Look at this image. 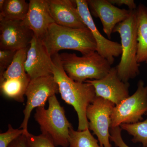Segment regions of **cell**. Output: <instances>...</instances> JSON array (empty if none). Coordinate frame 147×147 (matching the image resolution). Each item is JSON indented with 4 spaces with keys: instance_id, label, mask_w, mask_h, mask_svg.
Returning <instances> with one entry per match:
<instances>
[{
    "instance_id": "cell-1",
    "label": "cell",
    "mask_w": 147,
    "mask_h": 147,
    "mask_svg": "<svg viewBox=\"0 0 147 147\" xmlns=\"http://www.w3.org/2000/svg\"><path fill=\"white\" fill-rule=\"evenodd\" d=\"M53 62V76L59 86L61 97L71 105L78 117V131L89 128L86 110L96 97L94 87L87 82L80 83L70 79L63 67L59 53L52 57Z\"/></svg>"
},
{
    "instance_id": "cell-12",
    "label": "cell",
    "mask_w": 147,
    "mask_h": 147,
    "mask_svg": "<svg viewBox=\"0 0 147 147\" xmlns=\"http://www.w3.org/2000/svg\"><path fill=\"white\" fill-rule=\"evenodd\" d=\"M85 82L93 86L96 97L109 100L115 105L129 96V84L120 79L116 67H112L102 79L88 80Z\"/></svg>"
},
{
    "instance_id": "cell-27",
    "label": "cell",
    "mask_w": 147,
    "mask_h": 147,
    "mask_svg": "<svg viewBox=\"0 0 147 147\" xmlns=\"http://www.w3.org/2000/svg\"><path fill=\"white\" fill-rule=\"evenodd\" d=\"M8 147H27L25 134H23L14 140Z\"/></svg>"
},
{
    "instance_id": "cell-16",
    "label": "cell",
    "mask_w": 147,
    "mask_h": 147,
    "mask_svg": "<svg viewBox=\"0 0 147 147\" xmlns=\"http://www.w3.org/2000/svg\"><path fill=\"white\" fill-rule=\"evenodd\" d=\"M138 63L147 62V7L140 4L136 9Z\"/></svg>"
},
{
    "instance_id": "cell-24",
    "label": "cell",
    "mask_w": 147,
    "mask_h": 147,
    "mask_svg": "<svg viewBox=\"0 0 147 147\" xmlns=\"http://www.w3.org/2000/svg\"><path fill=\"white\" fill-rule=\"evenodd\" d=\"M16 51L0 50V79L12 63Z\"/></svg>"
},
{
    "instance_id": "cell-10",
    "label": "cell",
    "mask_w": 147,
    "mask_h": 147,
    "mask_svg": "<svg viewBox=\"0 0 147 147\" xmlns=\"http://www.w3.org/2000/svg\"><path fill=\"white\" fill-rule=\"evenodd\" d=\"M0 49L17 51L29 47L34 34L22 21L0 18Z\"/></svg>"
},
{
    "instance_id": "cell-15",
    "label": "cell",
    "mask_w": 147,
    "mask_h": 147,
    "mask_svg": "<svg viewBox=\"0 0 147 147\" xmlns=\"http://www.w3.org/2000/svg\"><path fill=\"white\" fill-rule=\"evenodd\" d=\"M50 15L55 24L76 29L87 27L83 22L74 1L47 0Z\"/></svg>"
},
{
    "instance_id": "cell-28",
    "label": "cell",
    "mask_w": 147,
    "mask_h": 147,
    "mask_svg": "<svg viewBox=\"0 0 147 147\" xmlns=\"http://www.w3.org/2000/svg\"><path fill=\"white\" fill-rule=\"evenodd\" d=\"M6 2V0H0V12L2 11Z\"/></svg>"
},
{
    "instance_id": "cell-20",
    "label": "cell",
    "mask_w": 147,
    "mask_h": 147,
    "mask_svg": "<svg viewBox=\"0 0 147 147\" xmlns=\"http://www.w3.org/2000/svg\"><path fill=\"white\" fill-rule=\"evenodd\" d=\"M88 128L83 131H76L73 127L69 130L70 147H101Z\"/></svg>"
},
{
    "instance_id": "cell-14",
    "label": "cell",
    "mask_w": 147,
    "mask_h": 147,
    "mask_svg": "<svg viewBox=\"0 0 147 147\" xmlns=\"http://www.w3.org/2000/svg\"><path fill=\"white\" fill-rule=\"evenodd\" d=\"M29 3L28 11L22 24L41 40L50 25L55 23L49 11L47 0H30Z\"/></svg>"
},
{
    "instance_id": "cell-23",
    "label": "cell",
    "mask_w": 147,
    "mask_h": 147,
    "mask_svg": "<svg viewBox=\"0 0 147 147\" xmlns=\"http://www.w3.org/2000/svg\"><path fill=\"white\" fill-rule=\"evenodd\" d=\"M8 126L7 131L0 134V147H8L14 140L25 133L23 129L13 128L10 124Z\"/></svg>"
},
{
    "instance_id": "cell-29",
    "label": "cell",
    "mask_w": 147,
    "mask_h": 147,
    "mask_svg": "<svg viewBox=\"0 0 147 147\" xmlns=\"http://www.w3.org/2000/svg\"><path fill=\"white\" fill-rule=\"evenodd\" d=\"M146 63H147V62Z\"/></svg>"
},
{
    "instance_id": "cell-13",
    "label": "cell",
    "mask_w": 147,
    "mask_h": 147,
    "mask_svg": "<svg viewBox=\"0 0 147 147\" xmlns=\"http://www.w3.org/2000/svg\"><path fill=\"white\" fill-rule=\"evenodd\" d=\"M90 11L102 23L103 30L109 38L117 24L126 19L130 10L121 9L108 0H88Z\"/></svg>"
},
{
    "instance_id": "cell-26",
    "label": "cell",
    "mask_w": 147,
    "mask_h": 147,
    "mask_svg": "<svg viewBox=\"0 0 147 147\" xmlns=\"http://www.w3.org/2000/svg\"><path fill=\"white\" fill-rule=\"evenodd\" d=\"M111 3L115 5L127 6L129 10H134L137 9V6L133 0H109Z\"/></svg>"
},
{
    "instance_id": "cell-6",
    "label": "cell",
    "mask_w": 147,
    "mask_h": 147,
    "mask_svg": "<svg viewBox=\"0 0 147 147\" xmlns=\"http://www.w3.org/2000/svg\"><path fill=\"white\" fill-rule=\"evenodd\" d=\"M147 113V86L140 80L134 94L115 105L112 115L111 127L122 124H132L141 121Z\"/></svg>"
},
{
    "instance_id": "cell-17",
    "label": "cell",
    "mask_w": 147,
    "mask_h": 147,
    "mask_svg": "<svg viewBox=\"0 0 147 147\" xmlns=\"http://www.w3.org/2000/svg\"><path fill=\"white\" fill-rule=\"evenodd\" d=\"M29 46L16 51L12 63L0 79V83L4 80L10 79H19L26 83H30V79L25 68Z\"/></svg>"
},
{
    "instance_id": "cell-21",
    "label": "cell",
    "mask_w": 147,
    "mask_h": 147,
    "mask_svg": "<svg viewBox=\"0 0 147 147\" xmlns=\"http://www.w3.org/2000/svg\"><path fill=\"white\" fill-rule=\"evenodd\" d=\"M146 120L132 124H122V129L126 131L133 137L132 141L134 143H140L143 147H147V113Z\"/></svg>"
},
{
    "instance_id": "cell-3",
    "label": "cell",
    "mask_w": 147,
    "mask_h": 147,
    "mask_svg": "<svg viewBox=\"0 0 147 147\" xmlns=\"http://www.w3.org/2000/svg\"><path fill=\"white\" fill-rule=\"evenodd\" d=\"M113 32L118 33L121 38V57L116 67L120 79L125 83L139 74V64L137 62L138 51L136 9L130 10L129 16L117 24Z\"/></svg>"
},
{
    "instance_id": "cell-2",
    "label": "cell",
    "mask_w": 147,
    "mask_h": 147,
    "mask_svg": "<svg viewBox=\"0 0 147 147\" xmlns=\"http://www.w3.org/2000/svg\"><path fill=\"white\" fill-rule=\"evenodd\" d=\"M41 40L51 57L60 50L65 49L79 51L83 55H88L96 50L94 37L87 28H73L54 23L50 25Z\"/></svg>"
},
{
    "instance_id": "cell-11",
    "label": "cell",
    "mask_w": 147,
    "mask_h": 147,
    "mask_svg": "<svg viewBox=\"0 0 147 147\" xmlns=\"http://www.w3.org/2000/svg\"><path fill=\"white\" fill-rule=\"evenodd\" d=\"M53 62L41 40L34 36L29 46L25 63L30 80L53 75Z\"/></svg>"
},
{
    "instance_id": "cell-9",
    "label": "cell",
    "mask_w": 147,
    "mask_h": 147,
    "mask_svg": "<svg viewBox=\"0 0 147 147\" xmlns=\"http://www.w3.org/2000/svg\"><path fill=\"white\" fill-rule=\"evenodd\" d=\"M74 1L83 22L94 37L96 43V52L112 65L115 61V58L121 55V44L107 39L101 34L93 19L86 0Z\"/></svg>"
},
{
    "instance_id": "cell-8",
    "label": "cell",
    "mask_w": 147,
    "mask_h": 147,
    "mask_svg": "<svg viewBox=\"0 0 147 147\" xmlns=\"http://www.w3.org/2000/svg\"><path fill=\"white\" fill-rule=\"evenodd\" d=\"M115 106L111 101L96 96L87 108L89 129L97 136L101 147H112L110 142V130L112 124L111 117Z\"/></svg>"
},
{
    "instance_id": "cell-22",
    "label": "cell",
    "mask_w": 147,
    "mask_h": 147,
    "mask_svg": "<svg viewBox=\"0 0 147 147\" xmlns=\"http://www.w3.org/2000/svg\"><path fill=\"white\" fill-rule=\"evenodd\" d=\"M25 136L27 147H57L51 139L43 134L36 136L29 133Z\"/></svg>"
},
{
    "instance_id": "cell-4",
    "label": "cell",
    "mask_w": 147,
    "mask_h": 147,
    "mask_svg": "<svg viewBox=\"0 0 147 147\" xmlns=\"http://www.w3.org/2000/svg\"><path fill=\"white\" fill-rule=\"evenodd\" d=\"M49 106L37 108L35 120L39 124L41 134L51 139L56 146H69V130L73 127L66 117L56 95L48 100Z\"/></svg>"
},
{
    "instance_id": "cell-5",
    "label": "cell",
    "mask_w": 147,
    "mask_h": 147,
    "mask_svg": "<svg viewBox=\"0 0 147 147\" xmlns=\"http://www.w3.org/2000/svg\"><path fill=\"white\" fill-rule=\"evenodd\" d=\"M63 67L67 76L75 82L100 80L110 71L111 65L96 52L79 57L74 53L59 54Z\"/></svg>"
},
{
    "instance_id": "cell-7",
    "label": "cell",
    "mask_w": 147,
    "mask_h": 147,
    "mask_svg": "<svg viewBox=\"0 0 147 147\" xmlns=\"http://www.w3.org/2000/svg\"><path fill=\"white\" fill-rule=\"evenodd\" d=\"M59 93V86L53 75L30 80L25 94L27 99L23 112L24 118L19 127L24 130L25 135L29 133L28 124L33 109L45 107L46 101L49 98Z\"/></svg>"
},
{
    "instance_id": "cell-19",
    "label": "cell",
    "mask_w": 147,
    "mask_h": 147,
    "mask_svg": "<svg viewBox=\"0 0 147 147\" xmlns=\"http://www.w3.org/2000/svg\"><path fill=\"white\" fill-rule=\"evenodd\" d=\"M29 83L19 79L5 80L0 83L3 95L19 102H24V95Z\"/></svg>"
},
{
    "instance_id": "cell-18",
    "label": "cell",
    "mask_w": 147,
    "mask_h": 147,
    "mask_svg": "<svg viewBox=\"0 0 147 147\" xmlns=\"http://www.w3.org/2000/svg\"><path fill=\"white\" fill-rule=\"evenodd\" d=\"M29 3L25 0H6L0 18L10 21H23L28 11Z\"/></svg>"
},
{
    "instance_id": "cell-25",
    "label": "cell",
    "mask_w": 147,
    "mask_h": 147,
    "mask_svg": "<svg viewBox=\"0 0 147 147\" xmlns=\"http://www.w3.org/2000/svg\"><path fill=\"white\" fill-rule=\"evenodd\" d=\"M122 129L120 126L111 127L110 129V140L115 143L116 147H129L124 142L121 136Z\"/></svg>"
}]
</instances>
